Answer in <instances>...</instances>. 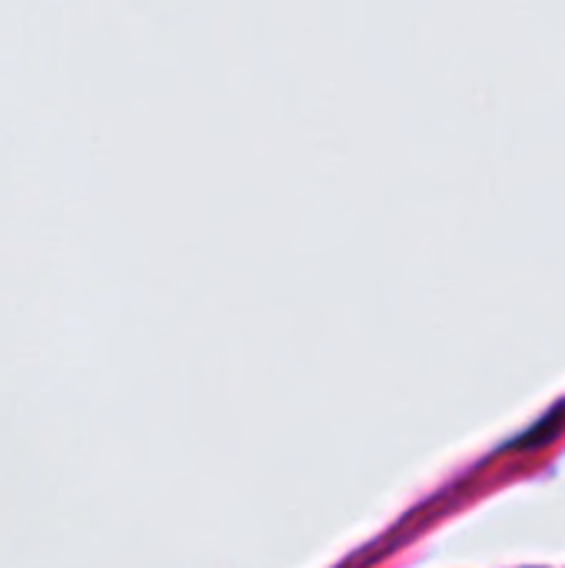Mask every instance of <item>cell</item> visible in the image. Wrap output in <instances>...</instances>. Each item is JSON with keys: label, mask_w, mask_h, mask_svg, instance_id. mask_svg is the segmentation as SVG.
<instances>
[]
</instances>
